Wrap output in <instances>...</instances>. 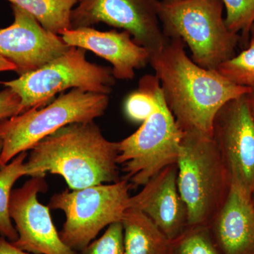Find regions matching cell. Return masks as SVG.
Instances as JSON below:
<instances>
[{
	"instance_id": "obj_1",
	"label": "cell",
	"mask_w": 254,
	"mask_h": 254,
	"mask_svg": "<svg viewBox=\"0 0 254 254\" xmlns=\"http://www.w3.org/2000/svg\"><path fill=\"white\" fill-rule=\"evenodd\" d=\"M185 44L180 38H168L149 63L180 129L213 137L219 110L252 89L234 84L216 70L200 67L187 56Z\"/></svg>"
},
{
	"instance_id": "obj_2",
	"label": "cell",
	"mask_w": 254,
	"mask_h": 254,
	"mask_svg": "<svg viewBox=\"0 0 254 254\" xmlns=\"http://www.w3.org/2000/svg\"><path fill=\"white\" fill-rule=\"evenodd\" d=\"M118 142L107 139L94 121L73 123L42 139L24 163L25 176L63 177L71 190L120 181Z\"/></svg>"
},
{
	"instance_id": "obj_3",
	"label": "cell",
	"mask_w": 254,
	"mask_h": 254,
	"mask_svg": "<svg viewBox=\"0 0 254 254\" xmlns=\"http://www.w3.org/2000/svg\"><path fill=\"white\" fill-rule=\"evenodd\" d=\"M222 0H159L158 18L166 38H180L200 67L216 70L235 56L241 36L228 29Z\"/></svg>"
},
{
	"instance_id": "obj_4",
	"label": "cell",
	"mask_w": 254,
	"mask_h": 254,
	"mask_svg": "<svg viewBox=\"0 0 254 254\" xmlns=\"http://www.w3.org/2000/svg\"><path fill=\"white\" fill-rule=\"evenodd\" d=\"M177 159V187L188 226L208 225L225 203L231 181L213 137L183 132Z\"/></svg>"
},
{
	"instance_id": "obj_5",
	"label": "cell",
	"mask_w": 254,
	"mask_h": 254,
	"mask_svg": "<svg viewBox=\"0 0 254 254\" xmlns=\"http://www.w3.org/2000/svg\"><path fill=\"white\" fill-rule=\"evenodd\" d=\"M108 104V95L73 88L45 108H32L1 122V165L64 127L94 121L105 113Z\"/></svg>"
},
{
	"instance_id": "obj_6",
	"label": "cell",
	"mask_w": 254,
	"mask_h": 254,
	"mask_svg": "<svg viewBox=\"0 0 254 254\" xmlns=\"http://www.w3.org/2000/svg\"><path fill=\"white\" fill-rule=\"evenodd\" d=\"M86 50L77 47L69 49L56 59L16 79L0 81L11 88L21 99V114L41 108L55 95L68 88L109 95L115 84L111 68L90 63Z\"/></svg>"
},
{
	"instance_id": "obj_7",
	"label": "cell",
	"mask_w": 254,
	"mask_h": 254,
	"mask_svg": "<svg viewBox=\"0 0 254 254\" xmlns=\"http://www.w3.org/2000/svg\"><path fill=\"white\" fill-rule=\"evenodd\" d=\"M133 185L126 179L81 189L63 190L52 196L50 210H63L66 220L60 232L63 242L80 252L105 227L121 222L128 208Z\"/></svg>"
},
{
	"instance_id": "obj_8",
	"label": "cell",
	"mask_w": 254,
	"mask_h": 254,
	"mask_svg": "<svg viewBox=\"0 0 254 254\" xmlns=\"http://www.w3.org/2000/svg\"><path fill=\"white\" fill-rule=\"evenodd\" d=\"M158 108L133 134L118 142V165L125 179L134 186H143L168 165L177 164L183 131L177 126L163 91Z\"/></svg>"
},
{
	"instance_id": "obj_9",
	"label": "cell",
	"mask_w": 254,
	"mask_h": 254,
	"mask_svg": "<svg viewBox=\"0 0 254 254\" xmlns=\"http://www.w3.org/2000/svg\"><path fill=\"white\" fill-rule=\"evenodd\" d=\"M158 4L159 0H78L71 11V28L99 23L123 28L148 51L150 59L168 40L159 20Z\"/></svg>"
},
{
	"instance_id": "obj_10",
	"label": "cell",
	"mask_w": 254,
	"mask_h": 254,
	"mask_svg": "<svg viewBox=\"0 0 254 254\" xmlns=\"http://www.w3.org/2000/svg\"><path fill=\"white\" fill-rule=\"evenodd\" d=\"M213 138L231 183L254 193V121L245 95L222 107L213 122Z\"/></svg>"
},
{
	"instance_id": "obj_11",
	"label": "cell",
	"mask_w": 254,
	"mask_h": 254,
	"mask_svg": "<svg viewBox=\"0 0 254 254\" xmlns=\"http://www.w3.org/2000/svg\"><path fill=\"white\" fill-rule=\"evenodd\" d=\"M47 190L45 177H33L11 191L9 215L18 234L12 243L33 254H78L62 240L49 207L38 201V193Z\"/></svg>"
},
{
	"instance_id": "obj_12",
	"label": "cell",
	"mask_w": 254,
	"mask_h": 254,
	"mask_svg": "<svg viewBox=\"0 0 254 254\" xmlns=\"http://www.w3.org/2000/svg\"><path fill=\"white\" fill-rule=\"evenodd\" d=\"M14 22L0 29V55L16 66L18 75L31 72L70 48L63 38L46 30L29 13L11 4Z\"/></svg>"
},
{
	"instance_id": "obj_13",
	"label": "cell",
	"mask_w": 254,
	"mask_h": 254,
	"mask_svg": "<svg viewBox=\"0 0 254 254\" xmlns=\"http://www.w3.org/2000/svg\"><path fill=\"white\" fill-rule=\"evenodd\" d=\"M177 164L168 165L130 196L128 208L142 212L170 240L188 227V215L177 187Z\"/></svg>"
},
{
	"instance_id": "obj_14",
	"label": "cell",
	"mask_w": 254,
	"mask_h": 254,
	"mask_svg": "<svg viewBox=\"0 0 254 254\" xmlns=\"http://www.w3.org/2000/svg\"><path fill=\"white\" fill-rule=\"evenodd\" d=\"M60 35L68 46L89 50L108 60L113 65L116 79H133L135 69L145 67L150 63L149 53L136 44L126 31H100L93 27H82L65 30Z\"/></svg>"
},
{
	"instance_id": "obj_15",
	"label": "cell",
	"mask_w": 254,
	"mask_h": 254,
	"mask_svg": "<svg viewBox=\"0 0 254 254\" xmlns=\"http://www.w3.org/2000/svg\"><path fill=\"white\" fill-rule=\"evenodd\" d=\"M222 254H254V207L252 196L231 183L225 203L208 225Z\"/></svg>"
},
{
	"instance_id": "obj_16",
	"label": "cell",
	"mask_w": 254,
	"mask_h": 254,
	"mask_svg": "<svg viewBox=\"0 0 254 254\" xmlns=\"http://www.w3.org/2000/svg\"><path fill=\"white\" fill-rule=\"evenodd\" d=\"M121 222L125 254H168L170 239L142 212L128 208Z\"/></svg>"
},
{
	"instance_id": "obj_17",
	"label": "cell",
	"mask_w": 254,
	"mask_h": 254,
	"mask_svg": "<svg viewBox=\"0 0 254 254\" xmlns=\"http://www.w3.org/2000/svg\"><path fill=\"white\" fill-rule=\"evenodd\" d=\"M29 13L43 28L60 35L71 29V14L78 0H7Z\"/></svg>"
},
{
	"instance_id": "obj_18",
	"label": "cell",
	"mask_w": 254,
	"mask_h": 254,
	"mask_svg": "<svg viewBox=\"0 0 254 254\" xmlns=\"http://www.w3.org/2000/svg\"><path fill=\"white\" fill-rule=\"evenodd\" d=\"M27 157V152H23L0 170V235L11 242L16 240L18 234L10 218V196L14 184L25 176L24 163Z\"/></svg>"
},
{
	"instance_id": "obj_19",
	"label": "cell",
	"mask_w": 254,
	"mask_h": 254,
	"mask_svg": "<svg viewBox=\"0 0 254 254\" xmlns=\"http://www.w3.org/2000/svg\"><path fill=\"white\" fill-rule=\"evenodd\" d=\"M161 89L156 75H145L140 79L138 88L127 98L125 111L134 122H143L158 108V93Z\"/></svg>"
},
{
	"instance_id": "obj_20",
	"label": "cell",
	"mask_w": 254,
	"mask_h": 254,
	"mask_svg": "<svg viewBox=\"0 0 254 254\" xmlns=\"http://www.w3.org/2000/svg\"><path fill=\"white\" fill-rule=\"evenodd\" d=\"M168 254H222L212 238L208 225H193L170 240Z\"/></svg>"
},
{
	"instance_id": "obj_21",
	"label": "cell",
	"mask_w": 254,
	"mask_h": 254,
	"mask_svg": "<svg viewBox=\"0 0 254 254\" xmlns=\"http://www.w3.org/2000/svg\"><path fill=\"white\" fill-rule=\"evenodd\" d=\"M216 71L234 84L254 89V40H250L247 49L224 62Z\"/></svg>"
},
{
	"instance_id": "obj_22",
	"label": "cell",
	"mask_w": 254,
	"mask_h": 254,
	"mask_svg": "<svg viewBox=\"0 0 254 254\" xmlns=\"http://www.w3.org/2000/svg\"><path fill=\"white\" fill-rule=\"evenodd\" d=\"M226 8L225 23L233 33H242L241 41L248 43L254 24V0H222Z\"/></svg>"
},
{
	"instance_id": "obj_23",
	"label": "cell",
	"mask_w": 254,
	"mask_h": 254,
	"mask_svg": "<svg viewBox=\"0 0 254 254\" xmlns=\"http://www.w3.org/2000/svg\"><path fill=\"white\" fill-rule=\"evenodd\" d=\"M78 254H125L122 222L111 224L99 239L93 240Z\"/></svg>"
},
{
	"instance_id": "obj_24",
	"label": "cell",
	"mask_w": 254,
	"mask_h": 254,
	"mask_svg": "<svg viewBox=\"0 0 254 254\" xmlns=\"http://www.w3.org/2000/svg\"><path fill=\"white\" fill-rule=\"evenodd\" d=\"M21 114V99L14 91L6 88L0 92V123Z\"/></svg>"
},
{
	"instance_id": "obj_25",
	"label": "cell",
	"mask_w": 254,
	"mask_h": 254,
	"mask_svg": "<svg viewBox=\"0 0 254 254\" xmlns=\"http://www.w3.org/2000/svg\"><path fill=\"white\" fill-rule=\"evenodd\" d=\"M0 254H33L21 250L16 246L0 235Z\"/></svg>"
},
{
	"instance_id": "obj_26",
	"label": "cell",
	"mask_w": 254,
	"mask_h": 254,
	"mask_svg": "<svg viewBox=\"0 0 254 254\" xmlns=\"http://www.w3.org/2000/svg\"><path fill=\"white\" fill-rule=\"evenodd\" d=\"M6 71H16V66L0 55V72Z\"/></svg>"
},
{
	"instance_id": "obj_27",
	"label": "cell",
	"mask_w": 254,
	"mask_h": 254,
	"mask_svg": "<svg viewBox=\"0 0 254 254\" xmlns=\"http://www.w3.org/2000/svg\"><path fill=\"white\" fill-rule=\"evenodd\" d=\"M246 101L248 105L249 110L254 121V89L245 95Z\"/></svg>"
},
{
	"instance_id": "obj_28",
	"label": "cell",
	"mask_w": 254,
	"mask_h": 254,
	"mask_svg": "<svg viewBox=\"0 0 254 254\" xmlns=\"http://www.w3.org/2000/svg\"><path fill=\"white\" fill-rule=\"evenodd\" d=\"M2 149H3V141L2 139H1V137H0V170L2 169L3 166L1 165V153H2Z\"/></svg>"
},
{
	"instance_id": "obj_29",
	"label": "cell",
	"mask_w": 254,
	"mask_h": 254,
	"mask_svg": "<svg viewBox=\"0 0 254 254\" xmlns=\"http://www.w3.org/2000/svg\"><path fill=\"white\" fill-rule=\"evenodd\" d=\"M250 39L254 40V24L252 26V28H251Z\"/></svg>"
},
{
	"instance_id": "obj_30",
	"label": "cell",
	"mask_w": 254,
	"mask_h": 254,
	"mask_svg": "<svg viewBox=\"0 0 254 254\" xmlns=\"http://www.w3.org/2000/svg\"><path fill=\"white\" fill-rule=\"evenodd\" d=\"M252 203H253V205L254 207V193L253 195H252Z\"/></svg>"
}]
</instances>
